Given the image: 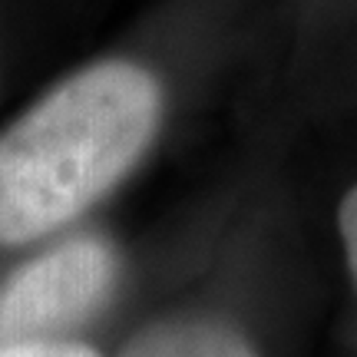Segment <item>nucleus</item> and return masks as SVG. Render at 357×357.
<instances>
[{
    "label": "nucleus",
    "instance_id": "20e7f679",
    "mask_svg": "<svg viewBox=\"0 0 357 357\" xmlns=\"http://www.w3.org/2000/svg\"><path fill=\"white\" fill-rule=\"evenodd\" d=\"M0 357H100L79 341H30V344H3Z\"/></svg>",
    "mask_w": 357,
    "mask_h": 357
},
{
    "label": "nucleus",
    "instance_id": "f03ea898",
    "mask_svg": "<svg viewBox=\"0 0 357 357\" xmlns=\"http://www.w3.org/2000/svg\"><path fill=\"white\" fill-rule=\"evenodd\" d=\"M119 281V255L106 238L79 235L17 268L0 288V347L66 341L100 314Z\"/></svg>",
    "mask_w": 357,
    "mask_h": 357
},
{
    "label": "nucleus",
    "instance_id": "39448f33",
    "mask_svg": "<svg viewBox=\"0 0 357 357\" xmlns=\"http://www.w3.org/2000/svg\"><path fill=\"white\" fill-rule=\"evenodd\" d=\"M337 222H341V242H344L347 252V268H351V278L357 284V185L344 195Z\"/></svg>",
    "mask_w": 357,
    "mask_h": 357
},
{
    "label": "nucleus",
    "instance_id": "f257e3e1",
    "mask_svg": "<svg viewBox=\"0 0 357 357\" xmlns=\"http://www.w3.org/2000/svg\"><path fill=\"white\" fill-rule=\"evenodd\" d=\"M159 119V79L129 60L53 86L0 132V245L37 242L93 208L153 146Z\"/></svg>",
    "mask_w": 357,
    "mask_h": 357
},
{
    "label": "nucleus",
    "instance_id": "7ed1b4c3",
    "mask_svg": "<svg viewBox=\"0 0 357 357\" xmlns=\"http://www.w3.org/2000/svg\"><path fill=\"white\" fill-rule=\"evenodd\" d=\"M119 357H258V351L229 321L166 318L142 328Z\"/></svg>",
    "mask_w": 357,
    "mask_h": 357
}]
</instances>
